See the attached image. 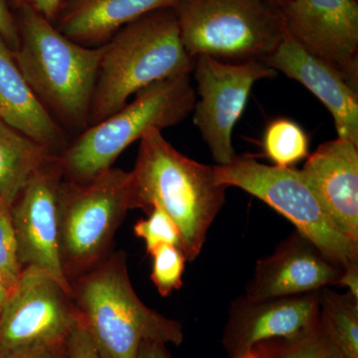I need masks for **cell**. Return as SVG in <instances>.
<instances>
[{
  "mask_svg": "<svg viewBox=\"0 0 358 358\" xmlns=\"http://www.w3.org/2000/svg\"><path fill=\"white\" fill-rule=\"evenodd\" d=\"M140 141L129 171L131 209L166 212L178 226L186 260L193 262L225 203L227 187L216 182L213 166L180 154L162 131L150 129Z\"/></svg>",
  "mask_w": 358,
  "mask_h": 358,
  "instance_id": "6da1fadb",
  "label": "cell"
},
{
  "mask_svg": "<svg viewBox=\"0 0 358 358\" xmlns=\"http://www.w3.org/2000/svg\"><path fill=\"white\" fill-rule=\"evenodd\" d=\"M14 59L28 86L66 133L88 128L102 45L84 46L28 7L16 9Z\"/></svg>",
  "mask_w": 358,
  "mask_h": 358,
  "instance_id": "7a4b0ae2",
  "label": "cell"
},
{
  "mask_svg": "<svg viewBox=\"0 0 358 358\" xmlns=\"http://www.w3.org/2000/svg\"><path fill=\"white\" fill-rule=\"evenodd\" d=\"M80 320L102 358H138L143 341H183L182 326L148 308L129 279L124 251L70 281Z\"/></svg>",
  "mask_w": 358,
  "mask_h": 358,
  "instance_id": "3957f363",
  "label": "cell"
},
{
  "mask_svg": "<svg viewBox=\"0 0 358 358\" xmlns=\"http://www.w3.org/2000/svg\"><path fill=\"white\" fill-rule=\"evenodd\" d=\"M102 47L88 127L122 109L141 90L167 78L190 74L194 65L181 40L173 7L145 14L121 28Z\"/></svg>",
  "mask_w": 358,
  "mask_h": 358,
  "instance_id": "277c9868",
  "label": "cell"
},
{
  "mask_svg": "<svg viewBox=\"0 0 358 358\" xmlns=\"http://www.w3.org/2000/svg\"><path fill=\"white\" fill-rule=\"evenodd\" d=\"M197 96L190 74L145 87L131 103L78 134L57 155L64 178L88 180L112 169L127 148L150 129L171 128L192 114Z\"/></svg>",
  "mask_w": 358,
  "mask_h": 358,
  "instance_id": "5b68a950",
  "label": "cell"
},
{
  "mask_svg": "<svg viewBox=\"0 0 358 358\" xmlns=\"http://www.w3.org/2000/svg\"><path fill=\"white\" fill-rule=\"evenodd\" d=\"M190 57L264 60L281 43L284 20L274 0H178L173 7Z\"/></svg>",
  "mask_w": 358,
  "mask_h": 358,
  "instance_id": "8992f818",
  "label": "cell"
},
{
  "mask_svg": "<svg viewBox=\"0 0 358 358\" xmlns=\"http://www.w3.org/2000/svg\"><path fill=\"white\" fill-rule=\"evenodd\" d=\"M129 209V171L112 167L88 180L64 178L59 194V233L68 281L112 253L115 232Z\"/></svg>",
  "mask_w": 358,
  "mask_h": 358,
  "instance_id": "52a82bcc",
  "label": "cell"
},
{
  "mask_svg": "<svg viewBox=\"0 0 358 358\" xmlns=\"http://www.w3.org/2000/svg\"><path fill=\"white\" fill-rule=\"evenodd\" d=\"M218 185L234 186L262 200L288 218L324 256L343 268L358 264V243L338 229L301 171L261 164L241 155L213 166Z\"/></svg>",
  "mask_w": 358,
  "mask_h": 358,
  "instance_id": "ba28073f",
  "label": "cell"
},
{
  "mask_svg": "<svg viewBox=\"0 0 358 358\" xmlns=\"http://www.w3.org/2000/svg\"><path fill=\"white\" fill-rule=\"evenodd\" d=\"M192 71L199 95L192 110L193 124L218 166L229 164L236 157L233 131L252 88L260 80L273 79L278 72L262 60L225 62L205 54L194 58Z\"/></svg>",
  "mask_w": 358,
  "mask_h": 358,
  "instance_id": "9c48e42d",
  "label": "cell"
},
{
  "mask_svg": "<svg viewBox=\"0 0 358 358\" xmlns=\"http://www.w3.org/2000/svg\"><path fill=\"white\" fill-rule=\"evenodd\" d=\"M80 317L72 294L50 275L23 268L0 310V355L67 341Z\"/></svg>",
  "mask_w": 358,
  "mask_h": 358,
  "instance_id": "30bf717a",
  "label": "cell"
},
{
  "mask_svg": "<svg viewBox=\"0 0 358 358\" xmlns=\"http://www.w3.org/2000/svg\"><path fill=\"white\" fill-rule=\"evenodd\" d=\"M64 173L54 155L30 176L11 207L23 268L50 275L72 294L63 271L59 233V194Z\"/></svg>",
  "mask_w": 358,
  "mask_h": 358,
  "instance_id": "8fae6325",
  "label": "cell"
},
{
  "mask_svg": "<svg viewBox=\"0 0 358 358\" xmlns=\"http://www.w3.org/2000/svg\"><path fill=\"white\" fill-rule=\"evenodd\" d=\"M286 31L358 87L357 0H287L280 6Z\"/></svg>",
  "mask_w": 358,
  "mask_h": 358,
  "instance_id": "7c38bea8",
  "label": "cell"
},
{
  "mask_svg": "<svg viewBox=\"0 0 358 358\" xmlns=\"http://www.w3.org/2000/svg\"><path fill=\"white\" fill-rule=\"evenodd\" d=\"M320 291L294 296L233 301L224 329L222 345L228 358H241L259 343L298 336L317 324Z\"/></svg>",
  "mask_w": 358,
  "mask_h": 358,
  "instance_id": "4fadbf2b",
  "label": "cell"
},
{
  "mask_svg": "<svg viewBox=\"0 0 358 358\" xmlns=\"http://www.w3.org/2000/svg\"><path fill=\"white\" fill-rule=\"evenodd\" d=\"M343 268L294 231L274 253L257 263L245 296L251 299L294 296L338 286Z\"/></svg>",
  "mask_w": 358,
  "mask_h": 358,
  "instance_id": "5bb4252c",
  "label": "cell"
},
{
  "mask_svg": "<svg viewBox=\"0 0 358 358\" xmlns=\"http://www.w3.org/2000/svg\"><path fill=\"white\" fill-rule=\"evenodd\" d=\"M263 62L312 92L333 115L338 138L358 145V93L336 68L307 50L288 32Z\"/></svg>",
  "mask_w": 358,
  "mask_h": 358,
  "instance_id": "9a60e30c",
  "label": "cell"
},
{
  "mask_svg": "<svg viewBox=\"0 0 358 358\" xmlns=\"http://www.w3.org/2000/svg\"><path fill=\"white\" fill-rule=\"evenodd\" d=\"M300 171L334 225L358 243V145L341 138L322 143Z\"/></svg>",
  "mask_w": 358,
  "mask_h": 358,
  "instance_id": "2e32d148",
  "label": "cell"
},
{
  "mask_svg": "<svg viewBox=\"0 0 358 358\" xmlns=\"http://www.w3.org/2000/svg\"><path fill=\"white\" fill-rule=\"evenodd\" d=\"M0 119L58 155L69 143L67 133L37 100L0 36Z\"/></svg>",
  "mask_w": 358,
  "mask_h": 358,
  "instance_id": "e0dca14e",
  "label": "cell"
},
{
  "mask_svg": "<svg viewBox=\"0 0 358 358\" xmlns=\"http://www.w3.org/2000/svg\"><path fill=\"white\" fill-rule=\"evenodd\" d=\"M178 0H63L53 24L66 37L88 47L105 44L124 26Z\"/></svg>",
  "mask_w": 358,
  "mask_h": 358,
  "instance_id": "ac0fdd59",
  "label": "cell"
},
{
  "mask_svg": "<svg viewBox=\"0 0 358 358\" xmlns=\"http://www.w3.org/2000/svg\"><path fill=\"white\" fill-rule=\"evenodd\" d=\"M54 155L0 119V201L13 205L30 176Z\"/></svg>",
  "mask_w": 358,
  "mask_h": 358,
  "instance_id": "d6986e66",
  "label": "cell"
},
{
  "mask_svg": "<svg viewBox=\"0 0 358 358\" xmlns=\"http://www.w3.org/2000/svg\"><path fill=\"white\" fill-rule=\"evenodd\" d=\"M320 324L345 358H358V298L329 287L320 291Z\"/></svg>",
  "mask_w": 358,
  "mask_h": 358,
  "instance_id": "ffe728a7",
  "label": "cell"
},
{
  "mask_svg": "<svg viewBox=\"0 0 358 358\" xmlns=\"http://www.w3.org/2000/svg\"><path fill=\"white\" fill-rule=\"evenodd\" d=\"M266 157L274 166L291 167L310 155V141L301 126L292 120L279 117L268 122L263 138Z\"/></svg>",
  "mask_w": 358,
  "mask_h": 358,
  "instance_id": "44dd1931",
  "label": "cell"
},
{
  "mask_svg": "<svg viewBox=\"0 0 358 358\" xmlns=\"http://www.w3.org/2000/svg\"><path fill=\"white\" fill-rule=\"evenodd\" d=\"M255 348L264 358H345L320 326V320L293 338L264 341Z\"/></svg>",
  "mask_w": 358,
  "mask_h": 358,
  "instance_id": "7402d4cb",
  "label": "cell"
},
{
  "mask_svg": "<svg viewBox=\"0 0 358 358\" xmlns=\"http://www.w3.org/2000/svg\"><path fill=\"white\" fill-rule=\"evenodd\" d=\"M152 259L150 279L162 296H169L182 286L186 260L178 247L162 244L148 254Z\"/></svg>",
  "mask_w": 358,
  "mask_h": 358,
  "instance_id": "603a6c76",
  "label": "cell"
},
{
  "mask_svg": "<svg viewBox=\"0 0 358 358\" xmlns=\"http://www.w3.org/2000/svg\"><path fill=\"white\" fill-rule=\"evenodd\" d=\"M11 207L13 205L0 201V273L13 289L22 274V266L18 256Z\"/></svg>",
  "mask_w": 358,
  "mask_h": 358,
  "instance_id": "cb8c5ba5",
  "label": "cell"
},
{
  "mask_svg": "<svg viewBox=\"0 0 358 358\" xmlns=\"http://www.w3.org/2000/svg\"><path fill=\"white\" fill-rule=\"evenodd\" d=\"M147 219L136 221L134 226V235L143 240L147 253L162 244H171L182 250L180 233L173 219L160 208H154Z\"/></svg>",
  "mask_w": 358,
  "mask_h": 358,
  "instance_id": "d4e9b609",
  "label": "cell"
},
{
  "mask_svg": "<svg viewBox=\"0 0 358 358\" xmlns=\"http://www.w3.org/2000/svg\"><path fill=\"white\" fill-rule=\"evenodd\" d=\"M0 358H67V341L23 346L1 353Z\"/></svg>",
  "mask_w": 358,
  "mask_h": 358,
  "instance_id": "484cf974",
  "label": "cell"
},
{
  "mask_svg": "<svg viewBox=\"0 0 358 358\" xmlns=\"http://www.w3.org/2000/svg\"><path fill=\"white\" fill-rule=\"evenodd\" d=\"M67 358H102L81 320L68 336Z\"/></svg>",
  "mask_w": 358,
  "mask_h": 358,
  "instance_id": "4316f807",
  "label": "cell"
},
{
  "mask_svg": "<svg viewBox=\"0 0 358 358\" xmlns=\"http://www.w3.org/2000/svg\"><path fill=\"white\" fill-rule=\"evenodd\" d=\"M0 36L11 50H15L18 44L17 25L9 0H0Z\"/></svg>",
  "mask_w": 358,
  "mask_h": 358,
  "instance_id": "83f0119b",
  "label": "cell"
},
{
  "mask_svg": "<svg viewBox=\"0 0 358 358\" xmlns=\"http://www.w3.org/2000/svg\"><path fill=\"white\" fill-rule=\"evenodd\" d=\"M62 1L63 0H9V3L15 9L28 7L53 23Z\"/></svg>",
  "mask_w": 358,
  "mask_h": 358,
  "instance_id": "f1b7e54d",
  "label": "cell"
},
{
  "mask_svg": "<svg viewBox=\"0 0 358 358\" xmlns=\"http://www.w3.org/2000/svg\"><path fill=\"white\" fill-rule=\"evenodd\" d=\"M338 286L348 288L350 294L358 298V264L343 268Z\"/></svg>",
  "mask_w": 358,
  "mask_h": 358,
  "instance_id": "f546056e",
  "label": "cell"
},
{
  "mask_svg": "<svg viewBox=\"0 0 358 358\" xmlns=\"http://www.w3.org/2000/svg\"><path fill=\"white\" fill-rule=\"evenodd\" d=\"M138 358H169L166 345L155 341H143Z\"/></svg>",
  "mask_w": 358,
  "mask_h": 358,
  "instance_id": "4dcf8cb0",
  "label": "cell"
},
{
  "mask_svg": "<svg viewBox=\"0 0 358 358\" xmlns=\"http://www.w3.org/2000/svg\"><path fill=\"white\" fill-rule=\"evenodd\" d=\"M10 292V287L8 286L3 275L0 273V310H1L4 301H6L7 296H8Z\"/></svg>",
  "mask_w": 358,
  "mask_h": 358,
  "instance_id": "1f68e13d",
  "label": "cell"
},
{
  "mask_svg": "<svg viewBox=\"0 0 358 358\" xmlns=\"http://www.w3.org/2000/svg\"><path fill=\"white\" fill-rule=\"evenodd\" d=\"M241 358H264V357L256 348H254L251 352L247 353L246 355H244V357Z\"/></svg>",
  "mask_w": 358,
  "mask_h": 358,
  "instance_id": "d6a6232c",
  "label": "cell"
},
{
  "mask_svg": "<svg viewBox=\"0 0 358 358\" xmlns=\"http://www.w3.org/2000/svg\"><path fill=\"white\" fill-rule=\"evenodd\" d=\"M275 3L279 4V6H281L282 3H284L285 1H287V0H274Z\"/></svg>",
  "mask_w": 358,
  "mask_h": 358,
  "instance_id": "836d02e7",
  "label": "cell"
}]
</instances>
